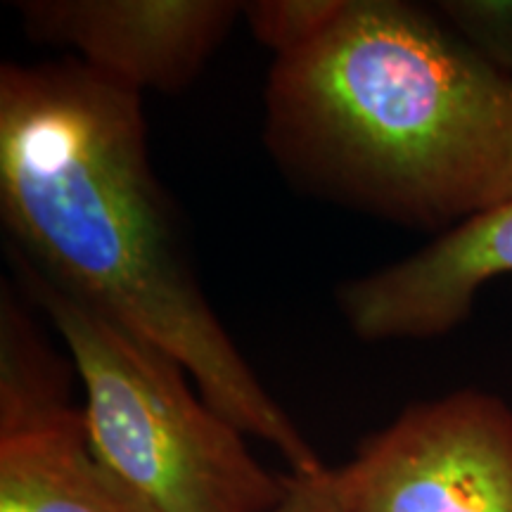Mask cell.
<instances>
[{"instance_id": "cell-9", "label": "cell", "mask_w": 512, "mask_h": 512, "mask_svg": "<svg viewBox=\"0 0 512 512\" xmlns=\"http://www.w3.org/2000/svg\"><path fill=\"white\" fill-rule=\"evenodd\" d=\"M441 8L460 36L512 72V3H444Z\"/></svg>"}, {"instance_id": "cell-2", "label": "cell", "mask_w": 512, "mask_h": 512, "mask_svg": "<svg viewBox=\"0 0 512 512\" xmlns=\"http://www.w3.org/2000/svg\"><path fill=\"white\" fill-rule=\"evenodd\" d=\"M264 138L311 195L446 233L512 197V72L418 5L347 0L275 57Z\"/></svg>"}, {"instance_id": "cell-10", "label": "cell", "mask_w": 512, "mask_h": 512, "mask_svg": "<svg viewBox=\"0 0 512 512\" xmlns=\"http://www.w3.org/2000/svg\"><path fill=\"white\" fill-rule=\"evenodd\" d=\"M278 512H342L332 470L313 479L297 477L292 498Z\"/></svg>"}, {"instance_id": "cell-4", "label": "cell", "mask_w": 512, "mask_h": 512, "mask_svg": "<svg viewBox=\"0 0 512 512\" xmlns=\"http://www.w3.org/2000/svg\"><path fill=\"white\" fill-rule=\"evenodd\" d=\"M332 479L342 512H512V411L477 389L415 403Z\"/></svg>"}, {"instance_id": "cell-7", "label": "cell", "mask_w": 512, "mask_h": 512, "mask_svg": "<svg viewBox=\"0 0 512 512\" xmlns=\"http://www.w3.org/2000/svg\"><path fill=\"white\" fill-rule=\"evenodd\" d=\"M512 273V197L441 233L425 249L337 294L351 332L366 342L430 339L470 316L479 287Z\"/></svg>"}, {"instance_id": "cell-8", "label": "cell", "mask_w": 512, "mask_h": 512, "mask_svg": "<svg viewBox=\"0 0 512 512\" xmlns=\"http://www.w3.org/2000/svg\"><path fill=\"white\" fill-rule=\"evenodd\" d=\"M347 8V0H256L245 3L252 36L275 57L297 53L323 36Z\"/></svg>"}, {"instance_id": "cell-1", "label": "cell", "mask_w": 512, "mask_h": 512, "mask_svg": "<svg viewBox=\"0 0 512 512\" xmlns=\"http://www.w3.org/2000/svg\"><path fill=\"white\" fill-rule=\"evenodd\" d=\"M0 216L53 283L188 370L216 413L313 479L330 467L242 358L147 152L143 98L79 57L0 69Z\"/></svg>"}, {"instance_id": "cell-5", "label": "cell", "mask_w": 512, "mask_h": 512, "mask_svg": "<svg viewBox=\"0 0 512 512\" xmlns=\"http://www.w3.org/2000/svg\"><path fill=\"white\" fill-rule=\"evenodd\" d=\"M0 297V512H152L102 463L69 366Z\"/></svg>"}, {"instance_id": "cell-6", "label": "cell", "mask_w": 512, "mask_h": 512, "mask_svg": "<svg viewBox=\"0 0 512 512\" xmlns=\"http://www.w3.org/2000/svg\"><path fill=\"white\" fill-rule=\"evenodd\" d=\"M24 34L74 48L81 62L143 91L181 93L242 15L235 0H29Z\"/></svg>"}, {"instance_id": "cell-3", "label": "cell", "mask_w": 512, "mask_h": 512, "mask_svg": "<svg viewBox=\"0 0 512 512\" xmlns=\"http://www.w3.org/2000/svg\"><path fill=\"white\" fill-rule=\"evenodd\" d=\"M10 264L53 320L86 392L95 451L152 512H278L297 477L266 470L174 356L81 302L17 249Z\"/></svg>"}]
</instances>
